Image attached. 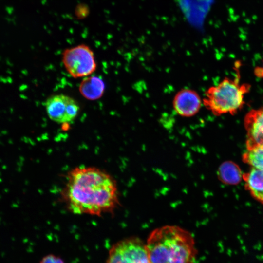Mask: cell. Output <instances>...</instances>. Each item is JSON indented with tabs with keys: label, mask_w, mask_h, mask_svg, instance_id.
Here are the masks:
<instances>
[{
	"label": "cell",
	"mask_w": 263,
	"mask_h": 263,
	"mask_svg": "<svg viewBox=\"0 0 263 263\" xmlns=\"http://www.w3.org/2000/svg\"><path fill=\"white\" fill-rule=\"evenodd\" d=\"M61 194L68 210L75 214L100 216L113 212L119 203L115 180L94 167L80 166L70 171Z\"/></svg>",
	"instance_id": "obj_1"
},
{
	"label": "cell",
	"mask_w": 263,
	"mask_h": 263,
	"mask_svg": "<svg viewBox=\"0 0 263 263\" xmlns=\"http://www.w3.org/2000/svg\"><path fill=\"white\" fill-rule=\"evenodd\" d=\"M150 263H194L197 251L192 235L175 225L153 230L147 242Z\"/></svg>",
	"instance_id": "obj_2"
},
{
	"label": "cell",
	"mask_w": 263,
	"mask_h": 263,
	"mask_svg": "<svg viewBox=\"0 0 263 263\" xmlns=\"http://www.w3.org/2000/svg\"><path fill=\"white\" fill-rule=\"evenodd\" d=\"M239 72L234 78L225 77L217 85L205 92L203 105L215 116L234 115L244 107V96L251 88L248 83H241Z\"/></svg>",
	"instance_id": "obj_3"
},
{
	"label": "cell",
	"mask_w": 263,
	"mask_h": 263,
	"mask_svg": "<svg viewBox=\"0 0 263 263\" xmlns=\"http://www.w3.org/2000/svg\"><path fill=\"white\" fill-rule=\"evenodd\" d=\"M62 61L68 73L75 78L90 75L97 67L93 51L85 44L65 49Z\"/></svg>",
	"instance_id": "obj_4"
},
{
	"label": "cell",
	"mask_w": 263,
	"mask_h": 263,
	"mask_svg": "<svg viewBox=\"0 0 263 263\" xmlns=\"http://www.w3.org/2000/svg\"><path fill=\"white\" fill-rule=\"evenodd\" d=\"M105 263H150L146 244L137 237L123 239L112 246Z\"/></svg>",
	"instance_id": "obj_5"
},
{
	"label": "cell",
	"mask_w": 263,
	"mask_h": 263,
	"mask_svg": "<svg viewBox=\"0 0 263 263\" xmlns=\"http://www.w3.org/2000/svg\"><path fill=\"white\" fill-rule=\"evenodd\" d=\"M48 116L52 120L58 123H69L77 116L80 107L73 98L63 94L49 97L45 103Z\"/></svg>",
	"instance_id": "obj_6"
},
{
	"label": "cell",
	"mask_w": 263,
	"mask_h": 263,
	"mask_svg": "<svg viewBox=\"0 0 263 263\" xmlns=\"http://www.w3.org/2000/svg\"><path fill=\"white\" fill-rule=\"evenodd\" d=\"M202 104V99L198 93L189 88L179 90L172 101L174 111L183 117L194 116L199 112Z\"/></svg>",
	"instance_id": "obj_7"
},
{
	"label": "cell",
	"mask_w": 263,
	"mask_h": 263,
	"mask_svg": "<svg viewBox=\"0 0 263 263\" xmlns=\"http://www.w3.org/2000/svg\"><path fill=\"white\" fill-rule=\"evenodd\" d=\"M244 125L247 149L263 145V106L249 111L244 117Z\"/></svg>",
	"instance_id": "obj_8"
},
{
	"label": "cell",
	"mask_w": 263,
	"mask_h": 263,
	"mask_svg": "<svg viewBox=\"0 0 263 263\" xmlns=\"http://www.w3.org/2000/svg\"><path fill=\"white\" fill-rule=\"evenodd\" d=\"M105 86L101 78L96 76L85 77L79 86L81 94L89 100H95L103 95Z\"/></svg>",
	"instance_id": "obj_9"
},
{
	"label": "cell",
	"mask_w": 263,
	"mask_h": 263,
	"mask_svg": "<svg viewBox=\"0 0 263 263\" xmlns=\"http://www.w3.org/2000/svg\"><path fill=\"white\" fill-rule=\"evenodd\" d=\"M243 179L251 195L263 204V170L252 168L243 175Z\"/></svg>",
	"instance_id": "obj_10"
},
{
	"label": "cell",
	"mask_w": 263,
	"mask_h": 263,
	"mask_svg": "<svg viewBox=\"0 0 263 263\" xmlns=\"http://www.w3.org/2000/svg\"><path fill=\"white\" fill-rule=\"evenodd\" d=\"M217 174L221 181L228 185H236L243 178L239 167L230 161L225 162L220 165Z\"/></svg>",
	"instance_id": "obj_11"
},
{
	"label": "cell",
	"mask_w": 263,
	"mask_h": 263,
	"mask_svg": "<svg viewBox=\"0 0 263 263\" xmlns=\"http://www.w3.org/2000/svg\"><path fill=\"white\" fill-rule=\"evenodd\" d=\"M243 157L244 161L252 168L263 170V145L247 149Z\"/></svg>",
	"instance_id": "obj_12"
},
{
	"label": "cell",
	"mask_w": 263,
	"mask_h": 263,
	"mask_svg": "<svg viewBox=\"0 0 263 263\" xmlns=\"http://www.w3.org/2000/svg\"><path fill=\"white\" fill-rule=\"evenodd\" d=\"M39 263H65V262L60 257L50 254L43 257Z\"/></svg>",
	"instance_id": "obj_13"
},
{
	"label": "cell",
	"mask_w": 263,
	"mask_h": 263,
	"mask_svg": "<svg viewBox=\"0 0 263 263\" xmlns=\"http://www.w3.org/2000/svg\"><path fill=\"white\" fill-rule=\"evenodd\" d=\"M254 73L256 77L263 78V65L256 67L254 70Z\"/></svg>",
	"instance_id": "obj_14"
}]
</instances>
